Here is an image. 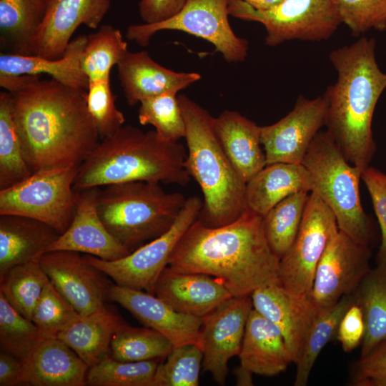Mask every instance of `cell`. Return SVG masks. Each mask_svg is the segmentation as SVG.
Returning a JSON list of instances; mask_svg holds the SVG:
<instances>
[{
    "label": "cell",
    "mask_w": 386,
    "mask_h": 386,
    "mask_svg": "<svg viewBox=\"0 0 386 386\" xmlns=\"http://www.w3.org/2000/svg\"><path fill=\"white\" fill-rule=\"evenodd\" d=\"M251 6L258 10L269 9L283 0H242Z\"/></svg>",
    "instance_id": "51"
},
{
    "label": "cell",
    "mask_w": 386,
    "mask_h": 386,
    "mask_svg": "<svg viewBox=\"0 0 386 386\" xmlns=\"http://www.w3.org/2000/svg\"><path fill=\"white\" fill-rule=\"evenodd\" d=\"M229 14L261 23L265 44L274 46L290 40L322 41L330 38L342 23L331 0H283L258 10L242 0H229Z\"/></svg>",
    "instance_id": "9"
},
{
    "label": "cell",
    "mask_w": 386,
    "mask_h": 386,
    "mask_svg": "<svg viewBox=\"0 0 386 386\" xmlns=\"http://www.w3.org/2000/svg\"><path fill=\"white\" fill-rule=\"evenodd\" d=\"M352 295L362 309L365 324L362 357L386 340V259L370 269Z\"/></svg>",
    "instance_id": "31"
},
{
    "label": "cell",
    "mask_w": 386,
    "mask_h": 386,
    "mask_svg": "<svg viewBox=\"0 0 386 386\" xmlns=\"http://www.w3.org/2000/svg\"><path fill=\"white\" fill-rule=\"evenodd\" d=\"M99 188L79 190L76 212L70 225L45 253L72 251L113 261L131 252L110 233L99 215L96 198Z\"/></svg>",
    "instance_id": "19"
},
{
    "label": "cell",
    "mask_w": 386,
    "mask_h": 386,
    "mask_svg": "<svg viewBox=\"0 0 386 386\" xmlns=\"http://www.w3.org/2000/svg\"><path fill=\"white\" fill-rule=\"evenodd\" d=\"M177 93L168 92L140 102L138 119L142 125H152L158 135L170 142L184 138L185 122Z\"/></svg>",
    "instance_id": "39"
},
{
    "label": "cell",
    "mask_w": 386,
    "mask_h": 386,
    "mask_svg": "<svg viewBox=\"0 0 386 386\" xmlns=\"http://www.w3.org/2000/svg\"><path fill=\"white\" fill-rule=\"evenodd\" d=\"M125 324L119 315L106 306L88 315H80L57 338L90 367L109 355L114 335Z\"/></svg>",
    "instance_id": "29"
},
{
    "label": "cell",
    "mask_w": 386,
    "mask_h": 386,
    "mask_svg": "<svg viewBox=\"0 0 386 386\" xmlns=\"http://www.w3.org/2000/svg\"><path fill=\"white\" fill-rule=\"evenodd\" d=\"M174 347L172 342L159 332L147 327L124 325L114 335L109 355L124 362L164 360Z\"/></svg>",
    "instance_id": "36"
},
{
    "label": "cell",
    "mask_w": 386,
    "mask_h": 386,
    "mask_svg": "<svg viewBox=\"0 0 386 386\" xmlns=\"http://www.w3.org/2000/svg\"><path fill=\"white\" fill-rule=\"evenodd\" d=\"M47 0H0L1 52L33 55Z\"/></svg>",
    "instance_id": "30"
},
{
    "label": "cell",
    "mask_w": 386,
    "mask_h": 386,
    "mask_svg": "<svg viewBox=\"0 0 386 386\" xmlns=\"http://www.w3.org/2000/svg\"><path fill=\"white\" fill-rule=\"evenodd\" d=\"M11 94L14 120L31 173L79 167L99 144L86 106L87 90L38 76Z\"/></svg>",
    "instance_id": "1"
},
{
    "label": "cell",
    "mask_w": 386,
    "mask_h": 386,
    "mask_svg": "<svg viewBox=\"0 0 386 386\" xmlns=\"http://www.w3.org/2000/svg\"><path fill=\"white\" fill-rule=\"evenodd\" d=\"M39 260L16 265L0 277V293L21 315L31 320L49 281Z\"/></svg>",
    "instance_id": "37"
},
{
    "label": "cell",
    "mask_w": 386,
    "mask_h": 386,
    "mask_svg": "<svg viewBox=\"0 0 386 386\" xmlns=\"http://www.w3.org/2000/svg\"><path fill=\"white\" fill-rule=\"evenodd\" d=\"M19 385L84 386L89 366L61 340L40 339L22 361Z\"/></svg>",
    "instance_id": "22"
},
{
    "label": "cell",
    "mask_w": 386,
    "mask_h": 386,
    "mask_svg": "<svg viewBox=\"0 0 386 386\" xmlns=\"http://www.w3.org/2000/svg\"><path fill=\"white\" fill-rule=\"evenodd\" d=\"M214 126L227 156L247 183L267 165L260 127L231 110H225L215 117Z\"/></svg>",
    "instance_id": "26"
},
{
    "label": "cell",
    "mask_w": 386,
    "mask_h": 386,
    "mask_svg": "<svg viewBox=\"0 0 386 386\" xmlns=\"http://www.w3.org/2000/svg\"><path fill=\"white\" fill-rule=\"evenodd\" d=\"M187 152L155 130L124 125L107 137L79 166L73 187L81 190L136 181L184 186L190 180Z\"/></svg>",
    "instance_id": "4"
},
{
    "label": "cell",
    "mask_w": 386,
    "mask_h": 386,
    "mask_svg": "<svg viewBox=\"0 0 386 386\" xmlns=\"http://www.w3.org/2000/svg\"><path fill=\"white\" fill-rule=\"evenodd\" d=\"M203 354L196 344L174 347L159 362L152 386H197Z\"/></svg>",
    "instance_id": "40"
},
{
    "label": "cell",
    "mask_w": 386,
    "mask_h": 386,
    "mask_svg": "<svg viewBox=\"0 0 386 386\" xmlns=\"http://www.w3.org/2000/svg\"><path fill=\"white\" fill-rule=\"evenodd\" d=\"M327 100L325 94L312 99L298 97L293 109L278 122L260 127L267 164H302L320 129L326 125Z\"/></svg>",
    "instance_id": "15"
},
{
    "label": "cell",
    "mask_w": 386,
    "mask_h": 386,
    "mask_svg": "<svg viewBox=\"0 0 386 386\" xmlns=\"http://www.w3.org/2000/svg\"><path fill=\"white\" fill-rule=\"evenodd\" d=\"M342 23L354 34L386 30V0H331Z\"/></svg>",
    "instance_id": "44"
},
{
    "label": "cell",
    "mask_w": 386,
    "mask_h": 386,
    "mask_svg": "<svg viewBox=\"0 0 386 386\" xmlns=\"http://www.w3.org/2000/svg\"><path fill=\"white\" fill-rule=\"evenodd\" d=\"M39 264L56 290L81 316L106 307L111 284L106 274L72 251L44 253Z\"/></svg>",
    "instance_id": "16"
},
{
    "label": "cell",
    "mask_w": 386,
    "mask_h": 386,
    "mask_svg": "<svg viewBox=\"0 0 386 386\" xmlns=\"http://www.w3.org/2000/svg\"><path fill=\"white\" fill-rule=\"evenodd\" d=\"M302 164L308 171L312 191L335 214L339 229L355 242L370 246L374 235L360 194L363 169L350 164L330 134L318 132Z\"/></svg>",
    "instance_id": "7"
},
{
    "label": "cell",
    "mask_w": 386,
    "mask_h": 386,
    "mask_svg": "<svg viewBox=\"0 0 386 386\" xmlns=\"http://www.w3.org/2000/svg\"><path fill=\"white\" fill-rule=\"evenodd\" d=\"M79 316L49 280L35 305L31 320L37 328L40 340L57 337Z\"/></svg>",
    "instance_id": "41"
},
{
    "label": "cell",
    "mask_w": 386,
    "mask_h": 386,
    "mask_svg": "<svg viewBox=\"0 0 386 386\" xmlns=\"http://www.w3.org/2000/svg\"><path fill=\"white\" fill-rule=\"evenodd\" d=\"M178 101L185 122V167L203 194L199 219L206 226L229 224L247 208L246 182L227 156L217 136L214 118L184 94Z\"/></svg>",
    "instance_id": "5"
},
{
    "label": "cell",
    "mask_w": 386,
    "mask_h": 386,
    "mask_svg": "<svg viewBox=\"0 0 386 386\" xmlns=\"http://www.w3.org/2000/svg\"><path fill=\"white\" fill-rule=\"evenodd\" d=\"M187 0H140L139 13L144 24L165 21L176 15Z\"/></svg>",
    "instance_id": "48"
},
{
    "label": "cell",
    "mask_w": 386,
    "mask_h": 386,
    "mask_svg": "<svg viewBox=\"0 0 386 386\" xmlns=\"http://www.w3.org/2000/svg\"><path fill=\"white\" fill-rule=\"evenodd\" d=\"M373 39L362 37L332 51L330 62L337 79L324 94L327 100V132L346 159L364 169L377 150L372 119L386 88V73L375 58Z\"/></svg>",
    "instance_id": "3"
},
{
    "label": "cell",
    "mask_w": 386,
    "mask_h": 386,
    "mask_svg": "<svg viewBox=\"0 0 386 386\" xmlns=\"http://www.w3.org/2000/svg\"><path fill=\"white\" fill-rule=\"evenodd\" d=\"M386 376V340L377 345L356 364L353 383L361 385L364 382Z\"/></svg>",
    "instance_id": "47"
},
{
    "label": "cell",
    "mask_w": 386,
    "mask_h": 386,
    "mask_svg": "<svg viewBox=\"0 0 386 386\" xmlns=\"http://www.w3.org/2000/svg\"><path fill=\"white\" fill-rule=\"evenodd\" d=\"M109 300L117 302L147 327L167 337L174 347L198 345L202 318L177 312L154 294L112 284Z\"/></svg>",
    "instance_id": "20"
},
{
    "label": "cell",
    "mask_w": 386,
    "mask_h": 386,
    "mask_svg": "<svg viewBox=\"0 0 386 386\" xmlns=\"http://www.w3.org/2000/svg\"><path fill=\"white\" fill-rule=\"evenodd\" d=\"M386 386V376L378 379L370 380L364 382L360 386Z\"/></svg>",
    "instance_id": "52"
},
{
    "label": "cell",
    "mask_w": 386,
    "mask_h": 386,
    "mask_svg": "<svg viewBox=\"0 0 386 386\" xmlns=\"http://www.w3.org/2000/svg\"><path fill=\"white\" fill-rule=\"evenodd\" d=\"M118 76L129 105L164 93H178L201 79L197 72H177L157 63L147 51L129 50L117 64Z\"/></svg>",
    "instance_id": "24"
},
{
    "label": "cell",
    "mask_w": 386,
    "mask_h": 386,
    "mask_svg": "<svg viewBox=\"0 0 386 386\" xmlns=\"http://www.w3.org/2000/svg\"><path fill=\"white\" fill-rule=\"evenodd\" d=\"M38 76L0 74V86L10 93L24 87Z\"/></svg>",
    "instance_id": "50"
},
{
    "label": "cell",
    "mask_w": 386,
    "mask_h": 386,
    "mask_svg": "<svg viewBox=\"0 0 386 386\" xmlns=\"http://www.w3.org/2000/svg\"><path fill=\"white\" fill-rule=\"evenodd\" d=\"M310 192H298L284 198L262 217L267 242L281 259L290 249L299 231Z\"/></svg>",
    "instance_id": "34"
},
{
    "label": "cell",
    "mask_w": 386,
    "mask_h": 386,
    "mask_svg": "<svg viewBox=\"0 0 386 386\" xmlns=\"http://www.w3.org/2000/svg\"><path fill=\"white\" fill-rule=\"evenodd\" d=\"M186 199L160 183L136 181L100 187L96 207L107 229L132 252L166 232Z\"/></svg>",
    "instance_id": "6"
},
{
    "label": "cell",
    "mask_w": 386,
    "mask_h": 386,
    "mask_svg": "<svg viewBox=\"0 0 386 386\" xmlns=\"http://www.w3.org/2000/svg\"><path fill=\"white\" fill-rule=\"evenodd\" d=\"M229 0H187L182 9L172 17L154 24L129 25L126 37L142 46L152 37L164 30L181 31L211 43L229 63L244 61L248 41L237 36L229 22Z\"/></svg>",
    "instance_id": "10"
},
{
    "label": "cell",
    "mask_w": 386,
    "mask_h": 386,
    "mask_svg": "<svg viewBox=\"0 0 386 386\" xmlns=\"http://www.w3.org/2000/svg\"><path fill=\"white\" fill-rule=\"evenodd\" d=\"M279 260L267 242L262 217L247 207L236 220L217 227L197 219L180 238L168 266L217 277L233 297H242L280 284Z\"/></svg>",
    "instance_id": "2"
},
{
    "label": "cell",
    "mask_w": 386,
    "mask_h": 386,
    "mask_svg": "<svg viewBox=\"0 0 386 386\" xmlns=\"http://www.w3.org/2000/svg\"><path fill=\"white\" fill-rule=\"evenodd\" d=\"M238 356L240 365L235 372L238 385H252V375H277L292 363L280 330L254 308L247 321Z\"/></svg>",
    "instance_id": "21"
},
{
    "label": "cell",
    "mask_w": 386,
    "mask_h": 386,
    "mask_svg": "<svg viewBox=\"0 0 386 386\" xmlns=\"http://www.w3.org/2000/svg\"><path fill=\"white\" fill-rule=\"evenodd\" d=\"M338 231L332 210L317 194L310 192L295 239L279 260L280 284L309 295L317 266Z\"/></svg>",
    "instance_id": "12"
},
{
    "label": "cell",
    "mask_w": 386,
    "mask_h": 386,
    "mask_svg": "<svg viewBox=\"0 0 386 386\" xmlns=\"http://www.w3.org/2000/svg\"><path fill=\"white\" fill-rule=\"evenodd\" d=\"M302 191H312L311 178L303 164H267L247 182V205L263 217L278 202Z\"/></svg>",
    "instance_id": "27"
},
{
    "label": "cell",
    "mask_w": 386,
    "mask_h": 386,
    "mask_svg": "<svg viewBox=\"0 0 386 386\" xmlns=\"http://www.w3.org/2000/svg\"><path fill=\"white\" fill-rule=\"evenodd\" d=\"M59 235L37 219L0 214V277L16 265L39 260Z\"/></svg>",
    "instance_id": "25"
},
{
    "label": "cell",
    "mask_w": 386,
    "mask_h": 386,
    "mask_svg": "<svg viewBox=\"0 0 386 386\" xmlns=\"http://www.w3.org/2000/svg\"><path fill=\"white\" fill-rule=\"evenodd\" d=\"M79 167L42 169L0 189V214L35 219L64 233L76 212L79 191L73 185Z\"/></svg>",
    "instance_id": "8"
},
{
    "label": "cell",
    "mask_w": 386,
    "mask_h": 386,
    "mask_svg": "<svg viewBox=\"0 0 386 386\" xmlns=\"http://www.w3.org/2000/svg\"><path fill=\"white\" fill-rule=\"evenodd\" d=\"M22 372V362L12 354L1 350L0 352V385H19Z\"/></svg>",
    "instance_id": "49"
},
{
    "label": "cell",
    "mask_w": 386,
    "mask_h": 386,
    "mask_svg": "<svg viewBox=\"0 0 386 386\" xmlns=\"http://www.w3.org/2000/svg\"><path fill=\"white\" fill-rule=\"evenodd\" d=\"M365 324L361 307L355 302L340 320L336 337L345 352H350L362 343Z\"/></svg>",
    "instance_id": "46"
},
{
    "label": "cell",
    "mask_w": 386,
    "mask_h": 386,
    "mask_svg": "<svg viewBox=\"0 0 386 386\" xmlns=\"http://www.w3.org/2000/svg\"><path fill=\"white\" fill-rule=\"evenodd\" d=\"M86 36L79 35L72 39L63 56L58 59L1 52L0 74L32 76L44 74L66 86L87 90L89 81L81 65Z\"/></svg>",
    "instance_id": "28"
},
{
    "label": "cell",
    "mask_w": 386,
    "mask_h": 386,
    "mask_svg": "<svg viewBox=\"0 0 386 386\" xmlns=\"http://www.w3.org/2000/svg\"><path fill=\"white\" fill-rule=\"evenodd\" d=\"M111 6V0H47L33 55L49 59L63 56L76 29L81 25L96 29Z\"/></svg>",
    "instance_id": "17"
},
{
    "label": "cell",
    "mask_w": 386,
    "mask_h": 386,
    "mask_svg": "<svg viewBox=\"0 0 386 386\" xmlns=\"http://www.w3.org/2000/svg\"><path fill=\"white\" fill-rule=\"evenodd\" d=\"M371 197L375 213L381 231V243L377 255V262L386 259V174L367 167L361 174Z\"/></svg>",
    "instance_id": "45"
},
{
    "label": "cell",
    "mask_w": 386,
    "mask_h": 386,
    "mask_svg": "<svg viewBox=\"0 0 386 386\" xmlns=\"http://www.w3.org/2000/svg\"><path fill=\"white\" fill-rule=\"evenodd\" d=\"M127 51V42L120 30L112 25H100L96 32L87 35L81 65L89 83L110 79L112 67L117 66Z\"/></svg>",
    "instance_id": "33"
},
{
    "label": "cell",
    "mask_w": 386,
    "mask_h": 386,
    "mask_svg": "<svg viewBox=\"0 0 386 386\" xmlns=\"http://www.w3.org/2000/svg\"><path fill=\"white\" fill-rule=\"evenodd\" d=\"M115 99L110 79L89 83L86 106L100 139L114 134L124 124V115L117 108Z\"/></svg>",
    "instance_id": "43"
},
{
    "label": "cell",
    "mask_w": 386,
    "mask_h": 386,
    "mask_svg": "<svg viewBox=\"0 0 386 386\" xmlns=\"http://www.w3.org/2000/svg\"><path fill=\"white\" fill-rule=\"evenodd\" d=\"M203 202L197 196L187 198L172 227L161 236L145 243L119 259L108 261L84 254L95 267L116 284L154 295L156 282L166 267L182 236L196 221Z\"/></svg>",
    "instance_id": "11"
},
{
    "label": "cell",
    "mask_w": 386,
    "mask_h": 386,
    "mask_svg": "<svg viewBox=\"0 0 386 386\" xmlns=\"http://www.w3.org/2000/svg\"><path fill=\"white\" fill-rule=\"evenodd\" d=\"M154 295L177 312L201 318L233 297L217 277L177 272L169 266L159 275Z\"/></svg>",
    "instance_id": "23"
},
{
    "label": "cell",
    "mask_w": 386,
    "mask_h": 386,
    "mask_svg": "<svg viewBox=\"0 0 386 386\" xmlns=\"http://www.w3.org/2000/svg\"><path fill=\"white\" fill-rule=\"evenodd\" d=\"M32 173L25 161L12 113V96L0 93V189L28 178Z\"/></svg>",
    "instance_id": "35"
},
{
    "label": "cell",
    "mask_w": 386,
    "mask_h": 386,
    "mask_svg": "<svg viewBox=\"0 0 386 386\" xmlns=\"http://www.w3.org/2000/svg\"><path fill=\"white\" fill-rule=\"evenodd\" d=\"M159 360L124 362L110 355L89 367L90 386H152Z\"/></svg>",
    "instance_id": "38"
},
{
    "label": "cell",
    "mask_w": 386,
    "mask_h": 386,
    "mask_svg": "<svg viewBox=\"0 0 386 386\" xmlns=\"http://www.w3.org/2000/svg\"><path fill=\"white\" fill-rule=\"evenodd\" d=\"M371 254L370 246L355 242L339 229L315 270L309 297L317 310L330 307L355 292L370 270Z\"/></svg>",
    "instance_id": "13"
},
{
    "label": "cell",
    "mask_w": 386,
    "mask_h": 386,
    "mask_svg": "<svg viewBox=\"0 0 386 386\" xmlns=\"http://www.w3.org/2000/svg\"><path fill=\"white\" fill-rule=\"evenodd\" d=\"M353 302L352 295H345L335 305L318 310L296 364L295 386H305L307 384L317 357L327 343L336 335L340 320Z\"/></svg>",
    "instance_id": "32"
},
{
    "label": "cell",
    "mask_w": 386,
    "mask_h": 386,
    "mask_svg": "<svg viewBox=\"0 0 386 386\" xmlns=\"http://www.w3.org/2000/svg\"><path fill=\"white\" fill-rule=\"evenodd\" d=\"M251 298L253 308L280 330L292 362L296 365L318 312L309 295L293 292L277 284L256 290Z\"/></svg>",
    "instance_id": "18"
},
{
    "label": "cell",
    "mask_w": 386,
    "mask_h": 386,
    "mask_svg": "<svg viewBox=\"0 0 386 386\" xmlns=\"http://www.w3.org/2000/svg\"><path fill=\"white\" fill-rule=\"evenodd\" d=\"M39 340L36 325L16 311L0 293V345L21 361Z\"/></svg>",
    "instance_id": "42"
},
{
    "label": "cell",
    "mask_w": 386,
    "mask_h": 386,
    "mask_svg": "<svg viewBox=\"0 0 386 386\" xmlns=\"http://www.w3.org/2000/svg\"><path fill=\"white\" fill-rule=\"evenodd\" d=\"M252 308L251 296L232 297L202 317L198 343L202 368L220 385L225 384L229 360L240 352Z\"/></svg>",
    "instance_id": "14"
}]
</instances>
